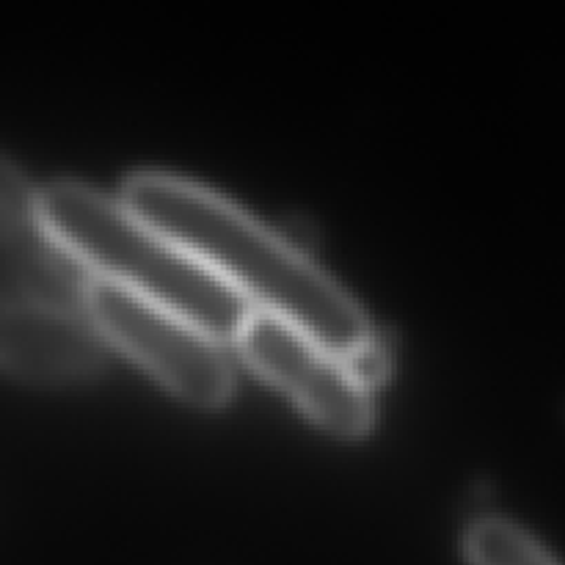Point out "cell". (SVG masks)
Instances as JSON below:
<instances>
[{"label": "cell", "instance_id": "cell-1", "mask_svg": "<svg viewBox=\"0 0 565 565\" xmlns=\"http://www.w3.org/2000/svg\"><path fill=\"white\" fill-rule=\"evenodd\" d=\"M121 202L196 254L254 309H265L345 353L370 334L359 303L287 237L202 182L169 171H132Z\"/></svg>", "mask_w": 565, "mask_h": 565}, {"label": "cell", "instance_id": "cell-2", "mask_svg": "<svg viewBox=\"0 0 565 565\" xmlns=\"http://www.w3.org/2000/svg\"><path fill=\"white\" fill-rule=\"evenodd\" d=\"M50 226L75 248L94 276L196 320L221 340H235L252 303L196 254L166 235L121 196L77 180L39 188Z\"/></svg>", "mask_w": 565, "mask_h": 565}, {"label": "cell", "instance_id": "cell-3", "mask_svg": "<svg viewBox=\"0 0 565 565\" xmlns=\"http://www.w3.org/2000/svg\"><path fill=\"white\" fill-rule=\"evenodd\" d=\"M88 307L108 342L136 359L171 395L199 408L230 397L232 367L224 340L174 309L94 279Z\"/></svg>", "mask_w": 565, "mask_h": 565}, {"label": "cell", "instance_id": "cell-4", "mask_svg": "<svg viewBox=\"0 0 565 565\" xmlns=\"http://www.w3.org/2000/svg\"><path fill=\"white\" fill-rule=\"evenodd\" d=\"M241 356L279 386L312 423L337 436H359L373 423L370 390L353 379L342 353L301 326L252 309L235 334Z\"/></svg>", "mask_w": 565, "mask_h": 565}, {"label": "cell", "instance_id": "cell-5", "mask_svg": "<svg viewBox=\"0 0 565 565\" xmlns=\"http://www.w3.org/2000/svg\"><path fill=\"white\" fill-rule=\"evenodd\" d=\"M94 270L50 226L39 188L0 166V307H88Z\"/></svg>", "mask_w": 565, "mask_h": 565}, {"label": "cell", "instance_id": "cell-6", "mask_svg": "<svg viewBox=\"0 0 565 565\" xmlns=\"http://www.w3.org/2000/svg\"><path fill=\"white\" fill-rule=\"evenodd\" d=\"M108 337L92 307H0V362L33 384L92 379L105 364Z\"/></svg>", "mask_w": 565, "mask_h": 565}, {"label": "cell", "instance_id": "cell-7", "mask_svg": "<svg viewBox=\"0 0 565 565\" xmlns=\"http://www.w3.org/2000/svg\"><path fill=\"white\" fill-rule=\"evenodd\" d=\"M469 565H561L527 530L502 516H480L463 533Z\"/></svg>", "mask_w": 565, "mask_h": 565}, {"label": "cell", "instance_id": "cell-8", "mask_svg": "<svg viewBox=\"0 0 565 565\" xmlns=\"http://www.w3.org/2000/svg\"><path fill=\"white\" fill-rule=\"evenodd\" d=\"M342 359H345L353 379H356L359 384L367 386V390L370 384H379L386 375V370H390V351H386V345L373 334V331H370L359 345H353L351 351L342 353Z\"/></svg>", "mask_w": 565, "mask_h": 565}]
</instances>
